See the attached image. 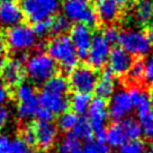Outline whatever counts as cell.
I'll return each instance as SVG.
<instances>
[{
  "label": "cell",
  "mask_w": 153,
  "mask_h": 153,
  "mask_svg": "<svg viewBox=\"0 0 153 153\" xmlns=\"http://www.w3.org/2000/svg\"><path fill=\"white\" fill-rule=\"evenodd\" d=\"M24 70L33 83L44 85L51 78L56 76L57 65L48 53L37 52L26 59Z\"/></svg>",
  "instance_id": "cell-3"
},
{
  "label": "cell",
  "mask_w": 153,
  "mask_h": 153,
  "mask_svg": "<svg viewBox=\"0 0 153 153\" xmlns=\"http://www.w3.org/2000/svg\"><path fill=\"white\" fill-rule=\"evenodd\" d=\"M73 135L76 136L79 141H90L92 137V128H91V125L89 124L88 120L86 118H79L76 125L73 128Z\"/></svg>",
  "instance_id": "cell-25"
},
{
  "label": "cell",
  "mask_w": 153,
  "mask_h": 153,
  "mask_svg": "<svg viewBox=\"0 0 153 153\" xmlns=\"http://www.w3.org/2000/svg\"><path fill=\"white\" fill-rule=\"evenodd\" d=\"M79 120V117L76 116L74 113L72 111H65L59 116V120H57V126L62 131L65 132H70L74 128V126L76 125Z\"/></svg>",
  "instance_id": "cell-28"
},
{
  "label": "cell",
  "mask_w": 153,
  "mask_h": 153,
  "mask_svg": "<svg viewBox=\"0 0 153 153\" xmlns=\"http://www.w3.org/2000/svg\"><path fill=\"white\" fill-rule=\"evenodd\" d=\"M107 105H108V115L115 122H122L128 118L132 110L134 109L128 91L125 89L115 91L109 98V102Z\"/></svg>",
  "instance_id": "cell-11"
},
{
  "label": "cell",
  "mask_w": 153,
  "mask_h": 153,
  "mask_svg": "<svg viewBox=\"0 0 153 153\" xmlns=\"http://www.w3.org/2000/svg\"><path fill=\"white\" fill-rule=\"evenodd\" d=\"M150 22H151V23L153 24V14H152V17H151V20H150Z\"/></svg>",
  "instance_id": "cell-47"
},
{
  "label": "cell",
  "mask_w": 153,
  "mask_h": 153,
  "mask_svg": "<svg viewBox=\"0 0 153 153\" xmlns=\"http://www.w3.org/2000/svg\"><path fill=\"white\" fill-rule=\"evenodd\" d=\"M5 39L11 51L25 52L35 46L37 42V36L33 30V27L28 25L19 24L7 30Z\"/></svg>",
  "instance_id": "cell-8"
},
{
  "label": "cell",
  "mask_w": 153,
  "mask_h": 153,
  "mask_svg": "<svg viewBox=\"0 0 153 153\" xmlns=\"http://www.w3.org/2000/svg\"><path fill=\"white\" fill-rule=\"evenodd\" d=\"M110 51V44L102 37L101 34L98 33L94 35L92 43L86 57L89 67L92 68L94 70L101 69L108 61Z\"/></svg>",
  "instance_id": "cell-12"
},
{
  "label": "cell",
  "mask_w": 153,
  "mask_h": 153,
  "mask_svg": "<svg viewBox=\"0 0 153 153\" xmlns=\"http://www.w3.org/2000/svg\"><path fill=\"white\" fill-rule=\"evenodd\" d=\"M9 97V91L7 87L4 85V82L0 81V104H5Z\"/></svg>",
  "instance_id": "cell-40"
},
{
  "label": "cell",
  "mask_w": 153,
  "mask_h": 153,
  "mask_svg": "<svg viewBox=\"0 0 153 153\" xmlns=\"http://www.w3.org/2000/svg\"><path fill=\"white\" fill-rule=\"evenodd\" d=\"M146 153H153V151H151V152H146Z\"/></svg>",
  "instance_id": "cell-48"
},
{
  "label": "cell",
  "mask_w": 153,
  "mask_h": 153,
  "mask_svg": "<svg viewBox=\"0 0 153 153\" xmlns=\"http://www.w3.org/2000/svg\"><path fill=\"white\" fill-rule=\"evenodd\" d=\"M98 81V74L96 70L89 65H80L73 69L69 74V88H71L76 94L90 95L95 91Z\"/></svg>",
  "instance_id": "cell-9"
},
{
  "label": "cell",
  "mask_w": 153,
  "mask_h": 153,
  "mask_svg": "<svg viewBox=\"0 0 153 153\" xmlns=\"http://www.w3.org/2000/svg\"><path fill=\"white\" fill-rule=\"evenodd\" d=\"M34 134H35V144L42 151H48L56 143L59 131L56 125L51 122H42L38 120L33 125Z\"/></svg>",
  "instance_id": "cell-14"
},
{
  "label": "cell",
  "mask_w": 153,
  "mask_h": 153,
  "mask_svg": "<svg viewBox=\"0 0 153 153\" xmlns=\"http://www.w3.org/2000/svg\"><path fill=\"white\" fill-rule=\"evenodd\" d=\"M17 99V115L20 120H28L36 117L39 108L36 90L30 83H20L16 87Z\"/></svg>",
  "instance_id": "cell-6"
},
{
  "label": "cell",
  "mask_w": 153,
  "mask_h": 153,
  "mask_svg": "<svg viewBox=\"0 0 153 153\" xmlns=\"http://www.w3.org/2000/svg\"><path fill=\"white\" fill-rule=\"evenodd\" d=\"M113 1H115V2H116L118 6H123V5H125V4H126L128 0H113Z\"/></svg>",
  "instance_id": "cell-43"
},
{
  "label": "cell",
  "mask_w": 153,
  "mask_h": 153,
  "mask_svg": "<svg viewBox=\"0 0 153 153\" xmlns=\"http://www.w3.org/2000/svg\"><path fill=\"white\" fill-rule=\"evenodd\" d=\"M60 7L59 0H22L20 8L24 17L32 23L51 19Z\"/></svg>",
  "instance_id": "cell-5"
},
{
  "label": "cell",
  "mask_w": 153,
  "mask_h": 153,
  "mask_svg": "<svg viewBox=\"0 0 153 153\" xmlns=\"http://www.w3.org/2000/svg\"><path fill=\"white\" fill-rule=\"evenodd\" d=\"M104 139L109 148H120L126 141H128L120 122H115L114 124L108 126V128H106Z\"/></svg>",
  "instance_id": "cell-21"
},
{
  "label": "cell",
  "mask_w": 153,
  "mask_h": 153,
  "mask_svg": "<svg viewBox=\"0 0 153 153\" xmlns=\"http://www.w3.org/2000/svg\"><path fill=\"white\" fill-rule=\"evenodd\" d=\"M48 54L64 72H71L78 67L79 57L67 35L54 36L48 44Z\"/></svg>",
  "instance_id": "cell-2"
},
{
  "label": "cell",
  "mask_w": 153,
  "mask_h": 153,
  "mask_svg": "<svg viewBox=\"0 0 153 153\" xmlns=\"http://www.w3.org/2000/svg\"><path fill=\"white\" fill-rule=\"evenodd\" d=\"M51 25H52V18L42 20L34 24L33 30L35 32L36 36H44L46 34L51 33Z\"/></svg>",
  "instance_id": "cell-34"
},
{
  "label": "cell",
  "mask_w": 153,
  "mask_h": 153,
  "mask_svg": "<svg viewBox=\"0 0 153 153\" xmlns=\"http://www.w3.org/2000/svg\"><path fill=\"white\" fill-rule=\"evenodd\" d=\"M26 57L20 55L6 62L4 69L1 70L2 82L6 87H18L24 78V67Z\"/></svg>",
  "instance_id": "cell-15"
},
{
  "label": "cell",
  "mask_w": 153,
  "mask_h": 153,
  "mask_svg": "<svg viewBox=\"0 0 153 153\" xmlns=\"http://www.w3.org/2000/svg\"><path fill=\"white\" fill-rule=\"evenodd\" d=\"M0 153H13L11 140L5 135H0Z\"/></svg>",
  "instance_id": "cell-38"
},
{
  "label": "cell",
  "mask_w": 153,
  "mask_h": 153,
  "mask_svg": "<svg viewBox=\"0 0 153 153\" xmlns=\"http://www.w3.org/2000/svg\"><path fill=\"white\" fill-rule=\"evenodd\" d=\"M150 105H151V110H153V90L150 96Z\"/></svg>",
  "instance_id": "cell-44"
},
{
  "label": "cell",
  "mask_w": 153,
  "mask_h": 153,
  "mask_svg": "<svg viewBox=\"0 0 153 153\" xmlns=\"http://www.w3.org/2000/svg\"><path fill=\"white\" fill-rule=\"evenodd\" d=\"M90 95L86 94H74L71 98L69 99V107H71L72 113L78 116V115H85L89 109V106L91 102Z\"/></svg>",
  "instance_id": "cell-22"
},
{
  "label": "cell",
  "mask_w": 153,
  "mask_h": 153,
  "mask_svg": "<svg viewBox=\"0 0 153 153\" xmlns=\"http://www.w3.org/2000/svg\"><path fill=\"white\" fill-rule=\"evenodd\" d=\"M69 83L62 76H54L42 86L37 96L39 108L55 116L69 108Z\"/></svg>",
  "instance_id": "cell-1"
},
{
  "label": "cell",
  "mask_w": 153,
  "mask_h": 153,
  "mask_svg": "<svg viewBox=\"0 0 153 153\" xmlns=\"http://www.w3.org/2000/svg\"><path fill=\"white\" fill-rule=\"evenodd\" d=\"M118 153H146V145L141 140H129L118 148Z\"/></svg>",
  "instance_id": "cell-29"
},
{
  "label": "cell",
  "mask_w": 153,
  "mask_h": 153,
  "mask_svg": "<svg viewBox=\"0 0 153 153\" xmlns=\"http://www.w3.org/2000/svg\"><path fill=\"white\" fill-rule=\"evenodd\" d=\"M109 69H106L101 73L100 78H98V81L96 85L95 91L98 98L107 99L110 98L115 92V78Z\"/></svg>",
  "instance_id": "cell-20"
},
{
  "label": "cell",
  "mask_w": 153,
  "mask_h": 153,
  "mask_svg": "<svg viewBox=\"0 0 153 153\" xmlns=\"http://www.w3.org/2000/svg\"><path fill=\"white\" fill-rule=\"evenodd\" d=\"M87 114H88V122L91 125L92 132L95 133L97 140L102 141V139L105 137L106 124L109 118L108 105L105 99H101L98 97L92 99Z\"/></svg>",
  "instance_id": "cell-10"
},
{
  "label": "cell",
  "mask_w": 153,
  "mask_h": 153,
  "mask_svg": "<svg viewBox=\"0 0 153 153\" xmlns=\"http://www.w3.org/2000/svg\"><path fill=\"white\" fill-rule=\"evenodd\" d=\"M128 95L137 116H142L152 111L150 105V97L144 89H141L139 87H133L128 90Z\"/></svg>",
  "instance_id": "cell-19"
},
{
  "label": "cell",
  "mask_w": 153,
  "mask_h": 153,
  "mask_svg": "<svg viewBox=\"0 0 153 153\" xmlns=\"http://www.w3.org/2000/svg\"><path fill=\"white\" fill-rule=\"evenodd\" d=\"M71 29V24L70 20L67 19L63 15L56 16L52 19V25H51V33L54 34L55 36L60 35H65L67 32H70Z\"/></svg>",
  "instance_id": "cell-27"
},
{
  "label": "cell",
  "mask_w": 153,
  "mask_h": 153,
  "mask_svg": "<svg viewBox=\"0 0 153 153\" xmlns=\"http://www.w3.org/2000/svg\"><path fill=\"white\" fill-rule=\"evenodd\" d=\"M143 80L148 85L153 86V55L149 56L144 61V73Z\"/></svg>",
  "instance_id": "cell-36"
},
{
  "label": "cell",
  "mask_w": 153,
  "mask_h": 153,
  "mask_svg": "<svg viewBox=\"0 0 153 153\" xmlns=\"http://www.w3.org/2000/svg\"><path fill=\"white\" fill-rule=\"evenodd\" d=\"M10 113L4 104H0V128H2L9 120Z\"/></svg>",
  "instance_id": "cell-39"
},
{
  "label": "cell",
  "mask_w": 153,
  "mask_h": 153,
  "mask_svg": "<svg viewBox=\"0 0 153 153\" xmlns=\"http://www.w3.org/2000/svg\"><path fill=\"white\" fill-rule=\"evenodd\" d=\"M2 42H4V38H2L1 34H0V50H2Z\"/></svg>",
  "instance_id": "cell-45"
},
{
  "label": "cell",
  "mask_w": 153,
  "mask_h": 153,
  "mask_svg": "<svg viewBox=\"0 0 153 153\" xmlns=\"http://www.w3.org/2000/svg\"><path fill=\"white\" fill-rule=\"evenodd\" d=\"M70 39L79 59H86L92 43L91 27L83 24H76L70 29Z\"/></svg>",
  "instance_id": "cell-13"
},
{
  "label": "cell",
  "mask_w": 153,
  "mask_h": 153,
  "mask_svg": "<svg viewBox=\"0 0 153 153\" xmlns=\"http://www.w3.org/2000/svg\"><path fill=\"white\" fill-rule=\"evenodd\" d=\"M102 37L111 45V44L118 42V37H120V30L116 28L115 26H107L102 30Z\"/></svg>",
  "instance_id": "cell-35"
},
{
  "label": "cell",
  "mask_w": 153,
  "mask_h": 153,
  "mask_svg": "<svg viewBox=\"0 0 153 153\" xmlns=\"http://www.w3.org/2000/svg\"><path fill=\"white\" fill-rule=\"evenodd\" d=\"M6 64V56H5V53L2 52V50H0V72L1 70L4 69Z\"/></svg>",
  "instance_id": "cell-41"
},
{
  "label": "cell",
  "mask_w": 153,
  "mask_h": 153,
  "mask_svg": "<svg viewBox=\"0 0 153 153\" xmlns=\"http://www.w3.org/2000/svg\"><path fill=\"white\" fill-rule=\"evenodd\" d=\"M94 9L97 19L105 24L113 23L120 15V6L113 0H96Z\"/></svg>",
  "instance_id": "cell-18"
},
{
  "label": "cell",
  "mask_w": 153,
  "mask_h": 153,
  "mask_svg": "<svg viewBox=\"0 0 153 153\" xmlns=\"http://www.w3.org/2000/svg\"><path fill=\"white\" fill-rule=\"evenodd\" d=\"M108 69L114 76H125L127 74L129 68L133 63V57L120 46L111 48L108 57Z\"/></svg>",
  "instance_id": "cell-16"
},
{
  "label": "cell",
  "mask_w": 153,
  "mask_h": 153,
  "mask_svg": "<svg viewBox=\"0 0 153 153\" xmlns=\"http://www.w3.org/2000/svg\"><path fill=\"white\" fill-rule=\"evenodd\" d=\"M24 19V14L18 5L15 1L2 2L0 4V26L5 28H13L17 25L22 24Z\"/></svg>",
  "instance_id": "cell-17"
},
{
  "label": "cell",
  "mask_w": 153,
  "mask_h": 153,
  "mask_svg": "<svg viewBox=\"0 0 153 153\" xmlns=\"http://www.w3.org/2000/svg\"><path fill=\"white\" fill-rule=\"evenodd\" d=\"M142 134H144L146 137H153V113L150 111L148 114L137 116Z\"/></svg>",
  "instance_id": "cell-30"
},
{
  "label": "cell",
  "mask_w": 153,
  "mask_h": 153,
  "mask_svg": "<svg viewBox=\"0 0 153 153\" xmlns=\"http://www.w3.org/2000/svg\"><path fill=\"white\" fill-rule=\"evenodd\" d=\"M9 1H15V0H0V4H2V2H9Z\"/></svg>",
  "instance_id": "cell-46"
},
{
  "label": "cell",
  "mask_w": 153,
  "mask_h": 153,
  "mask_svg": "<svg viewBox=\"0 0 153 153\" xmlns=\"http://www.w3.org/2000/svg\"><path fill=\"white\" fill-rule=\"evenodd\" d=\"M145 35H146L148 39L150 41V43L153 44V26H151V27H150V28H149L148 30H146Z\"/></svg>",
  "instance_id": "cell-42"
},
{
  "label": "cell",
  "mask_w": 153,
  "mask_h": 153,
  "mask_svg": "<svg viewBox=\"0 0 153 153\" xmlns=\"http://www.w3.org/2000/svg\"><path fill=\"white\" fill-rule=\"evenodd\" d=\"M57 153H85L81 142L72 133L67 134L57 145Z\"/></svg>",
  "instance_id": "cell-23"
},
{
  "label": "cell",
  "mask_w": 153,
  "mask_h": 153,
  "mask_svg": "<svg viewBox=\"0 0 153 153\" xmlns=\"http://www.w3.org/2000/svg\"><path fill=\"white\" fill-rule=\"evenodd\" d=\"M22 139L24 140L26 143L32 145V146L35 144V134H34L33 125L25 126L24 128H23V131H22Z\"/></svg>",
  "instance_id": "cell-37"
},
{
  "label": "cell",
  "mask_w": 153,
  "mask_h": 153,
  "mask_svg": "<svg viewBox=\"0 0 153 153\" xmlns=\"http://www.w3.org/2000/svg\"><path fill=\"white\" fill-rule=\"evenodd\" d=\"M85 153H111L110 148L102 141H89L83 148Z\"/></svg>",
  "instance_id": "cell-32"
},
{
  "label": "cell",
  "mask_w": 153,
  "mask_h": 153,
  "mask_svg": "<svg viewBox=\"0 0 153 153\" xmlns=\"http://www.w3.org/2000/svg\"><path fill=\"white\" fill-rule=\"evenodd\" d=\"M118 44L125 52H127L131 56H144L148 55L152 44L150 43L144 32L140 29H126L120 33Z\"/></svg>",
  "instance_id": "cell-7"
},
{
  "label": "cell",
  "mask_w": 153,
  "mask_h": 153,
  "mask_svg": "<svg viewBox=\"0 0 153 153\" xmlns=\"http://www.w3.org/2000/svg\"><path fill=\"white\" fill-rule=\"evenodd\" d=\"M153 14V0H137L136 4V18L140 24L150 23Z\"/></svg>",
  "instance_id": "cell-24"
},
{
  "label": "cell",
  "mask_w": 153,
  "mask_h": 153,
  "mask_svg": "<svg viewBox=\"0 0 153 153\" xmlns=\"http://www.w3.org/2000/svg\"><path fill=\"white\" fill-rule=\"evenodd\" d=\"M123 127H124V131L126 133V136H127V140H140V137L143 135L142 134V129H141V126H140L139 122L134 118H126V120H122L120 122Z\"/></svg>",
  "instance_id": "cell-26"
},
{
  "label": "cell",
  "mask_w": 153,
  "mask_h": 153,
  "mask_svg": "<svg viewBox=\"0 0 153 153\" xmlns=\"http://www.w3.org/2000/svg\"><path fill=\"white\" fill-rule=\"evenodd\" d=\"M144 73V61L142 60H135L133 61L132 65L129 68L128 72V79L133 82H137L143 79Z\"/></svg>",
  "instance_id": "cell-31"
},
{
  "label": "cell",
  "mask_w": 153,
  "mask_h": 153,
  "mask_svg": "<svg viewBox=\"0 0 153 153\" xmlns=\"http://www.w3.org/2000/svg\"><path fill=\"white\" fill-rule=\"evenodd\" d=\"M62 10L65 18L76 24L91 27L98 20L89 0H63Z\"/></svg>",
  "instance_id": "cell-4"
},
{
  "label": "cell",
  "mask_w": 153,
  "mask_h": 153,
  "mask_svg": "<svg viewBox=\"0 0 153 153\" xmlns=\"http://www.w3.org/2000/svg\"><path fill=\"white\" fill-rule=\"evenodd\" d=\"M13 153H33L32 145L26 143L22 137H16L11 141Z\"/></svg>",
  "instance_id": "cell-33"
}]
</instances>
